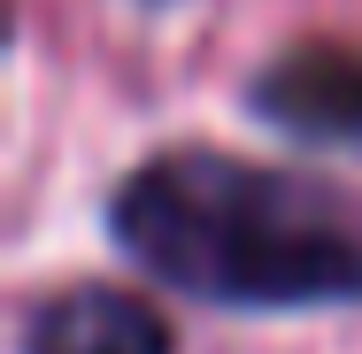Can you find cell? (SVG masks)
I'll return each instance as SVG.
<instances>
[{
	"instance_id": "cell-2",
	"label": "cell",
	"mask_w": 362,
	"mask_h": 354,
	"mask_svg": "<svg viewBox=\"0 0 362 354\" xmlns=\"http://www.w3.org/2000/svg\"><path fill=\"white\" fill-rule=\"evenodd\" d=\"M255 108L300 139H362V47L308 39L255 77Z\"/></svg>"
},
{
	"instance_id": "cell-1",
	"label": "cell",
	"mask_w": 362,
	"mask_h": 354,
	"mask_svg": "<svg viewBox=\"0 0 362 354\" xmlns=\"http://www.w3.org/2000/svg\"><path fill=\"white\" fill-rule=\"evenodd\" d=\"M108 231L146 278L216 308L362 300V201L308 170L170 146L116 185Z\"/></svg>"
},
{
	"instance_id": "cell-3",
	"label": "cell",
	"mask_w": 362,
	"mask_h": 354,
	"mask_svg": "<svg viewBox=\"0 0 362 354\" xmlns=\"http://www.w3.org/2000/svg\"><path fill=\"white\" fill-rule=\"evenodd\" d=\"M23 354H170V324L132 285H70L31 308Z\"/></svg>"
}]
</instances>
